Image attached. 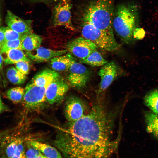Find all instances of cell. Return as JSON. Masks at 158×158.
<instances>
[{"label":"cell","instance_id":"16","mask_svg":"<svg viewBox=\"0 0 158 158\" xmlns=\"http://www.w3.org/2000/svg\"><path fill=\"white\" fill-rule=\"evenodd\" d=\"M75 61L72 55L68 52L53 58L51 60L50 64L52 68L55 71H66Z\"/></svg>","mask_w":158,"mask_h":158},{"label":"cell","instance_id":"26","mask_svg":"<svg viewBox=\"0 0 158 158\" xmlns=\"http://www.w3.org/2000/svg\"><path fill=\"white\" fill-rule=\"evenodd\" d=\"M4 32L6 42L22 38L23 34L19 33L8 27H2Z\"/></svg>","mask_w":158,"mask_h":158},{"label":"cell","instance_id":"29","mask_svg":"<svg viewBox=\"0 0 158 158\" xmlns=\"http://www.w3.org/2000/svg\"><path fill=\"white\" fill-rule=\"evenodd\" d=\"M145 34V32L143 29L136 28L134 31L133 37L134 38L136 39H141L144 37Z\"/></svg>","mask_w":158,"mask_h":158},{"label":"cell","instance_id":"23","mask_svg":"<svg viewBox=\"0 0 158 158\" xmlns=\"http://www.w3.org/2000/svg\"><path fill=\"white\" fill-rule=\"evenodd\" d=\"M144 99L146 105L152 112L158 114V89L154 90L146 94Z\"/></svg>","mask_w":158,"mask_h":158},{"label":"cell","instance_id":"5","mask_svg":"<svg viewBox=\"0 0 158 158\" xmlns=\"http://www.w3.org/2000/svg\"><path fill=\"white\" fill-rule=\"evenodd\" d=\"M23 137L9 133L0 141V158H26Z\"/></svg>","mask_w":158,"mask_h":158},{"label":"cell","instance_id":"19","mask_svg":"<svg viewBox=\"0 0 158 158\" xmlns=\"http://www.w3.org/2000/svg\"><path fill=\"white\" fill-rule=\"evenodd\" d=\"M5 53L6 55V58L4 59V62L5 64H15L22 61L29 62L31 61L22 50L18 49H11Z\"/></svg>","mask_w":158,"mask_h":158},{"label":"cell","instance_id":"2","mask_svg":"<svg viewBox=\"0 0 158 158\" xmlns=\"http://www.w3.org/2000/svg\"><path fill=\"white\" fill-rule=\"evenodd\" d=\"M114 13L111 0H94L86 7L82 19L83 22L89 23L114 36L112 27Z\"/></svg>","mask_w":158,"mask_h":158},{"label":"cell","instance_id":"35","mask_svg":"<svg viewBox=\"0 0 158 158\" xmlns=\"http://www.w3.org/2000/svg\"><path fill=\"white\" fill-rule=\"evenodd\" d=\"M1 2L0 1V25L1 23Z\"/></svg>","mask_w":158,"mask_h":158},{"label":"cell","instance_id":"25","mask_svg":"<svg viewBox=\"0 0 158 158\" xmlns=\"http://www.w3.org/2000/svg\"><path fill=\"white\" fill-rule=\"evenodd\" d=\"M12 49L22 50L21 39L6 42L1 49V52L2 54L5 53L8 50Z\"/></svg>","mask_w":158,"mask_h":158},{"label":"cell","instance_id":"18","mask_svg":"<svg viewBox=\"0 0 158 158\" xmlns=\"http://www.w3.org/2000/svg\"><path fill=\"white\" fill-rule=\"evenodd\" d=\"M28 142L47 158H63L59 151L49 145L35 141L29 140Z\"/></svg>","mask_w":158,"mask_h":158},{"label":"cell","instance_id":"14","mask_svg":"<svg viewBox=\"0 0 158 158\" xmlns=\"http://www.w3.org/2000/svg\"><path fill=\"white\" fill-rule=\"evenodd\" d=\"M67 51V49L54 50L40 47L32 51H26L25 54L31 60L36 63H42L64 54Z\"/></svg>","mask_w":158,"mask_h":158},{"label":"cell","instance_id":"37","mask_svg":"<svg viewBox=\"0 0 158 158\" xmlns=\"http://www.w3.org/2000/svg\"><path fill=\"white\" fill-rule=\"evenodd\" d=\"M1 75H0V82H1Z\"/></svg>","mask_w":158,"mask_h":158},{"label":"cell","instance_id":"11","mask_svg":"<svg viewBox=\"0 0 158 158\" xmlns=\"http://www.w3.org/2000/svg\"><path fill=\"white\" fill-rule=\"evenodd\" d=\"M68 89V85L59 77L52 81L46 88V101L50 104L59 102L63 99Z\"/></svg>","mask_w":158,"mask_h":158},{"label":"cell","instance_id":"7","mask_svg":"<svg viewBox=\"0 0 158 158\" xmlns=\"http://www.w3.org/2000/svg\"><path fill=\"white\" fill-rule=\"evenodd\" d=\"M90 110L85 102L77 97L70 96L66 100L64 114L69 122L78 120L87 114Z\"/></svg>","mask_w":158,"mask_h":158},{"label":"cell","instance_id":"36","mask_svg":"<svg viewBox=\"0 0 158 158\" xmlns=\"http://www.w3.org/2000/svg\"><path fill=\"white\" fill-rule=\"evenodd\" d=\"M1 135L0 134V141L1 139Z\"/></svg>","mask_w":158,"mask_h":158},{"label":"cell","instance_id":"15","mask_svg":"<svg viewBox=\"0 0 158 158\" xmlns=\"http://www.w3.org/2000/svg\"><path fill=\"white\" fill-rule=\"evenodd\" d=\"M59 77V73L55 71L45 69L37 74L30 82L36 86L46 88L52 81Z\"/></svg>","mask_w":158,"mask_h":158},{"label":"cell","instance_id":"20","mask_svg":"<svg viewBox=\"0 0 158 158\" xmlns=\"http://www.w3.org/2000/svg\"><path fill=\"white\" fill-rule=\"evenodd\" d=\"M146 131L152 134L158 140V114L146 111L145 114Z\"/></svg>","mask_w":158,"mask_h":158},{"label":"cell","instance_id":"34","mask_svg":"<svg viewBox=\"0 0 158 158\" xmlns=\"http://www.w3.org/2000/svg\"><path fill=\"white\" fill-rule=\"evenodd\" d=\"M35 158H47L42 153L36 157Z\"/></svg>","mask_w":158,"mask_h":158},{"label":"cell","instance_id":"28","mask_svg":"<svg viewBox=\"0 0 158 158\" xmlns=\"http://www.w3.org/2000/svg\"><path fill=\"white\" fill-rule=\"evenodd\" d=\"M27 146V150L25 152L26 158H35L42 154L39 150L32 146L28 142Z\"/></svg>","mask_w":158,"mask_h":158},{"label":"cell","instance_id":"13","mask_svg":"<svg viewBox=\"0 0 158 158\" xmlns=\"http://www.w3.org/2000/svg\"><path fill=\"white\" fill-rule=\"evenodd\" d=\"M5 22L8 27L22 34L33 32L32 21L23 19L8 10L5 18Z\"/></svg>","mask_w":158,"mask_h":158},{"label":"cell","instance_id":"22","mask_svg":"<svg viewBox=\"0 0 158 158\" xmlns=\"http://www.w3.org/2000/svg\"><path fill=\"white\" fill-rule=\"evenodd\" d=\"M6 75L9 81L14 84H20L26 80L27 76L13 66L7 69Z\"/></svg>","mask_w":158,"mask_h":158},{"label":"cell","instance_id":"12","mask_svg":"<svg viewBox=\"0 0 158 158\" xmlns=\"http://www.w3.org/2000/svg\"><path fill=\"white\" fill-rule=\"evenodd\" d=\"M119 69L114 61L108 62L102 66L98 73L100 78L98 94H99L107 89L119 75Z\"/></svg>","mask_w":158,"mask_h":158},{"label":"cell","instance_id":"9","mask_svg":"<svg viewBox=\"0 0 158 158\" xmlns=\"http://www.w3.org/2000/svg\"><path fill=\"white\" fill-rule=\"evenodd\" d=\"M66 47L68 51L79 59H85L98 47L92 41L83 37L71 40Z\"/></svg>","mask_w":158,"mask_h":158},{"label":"cell","instance_id":"32","mask_svg":"<svg viewBox=\"0 0 158 158\" xmlns=\"http://www.w3.org/2000/svg\"><path fill=\"white\" fill-rule=\"evenodd\" d=\"M32 2H56L60 0H28Z\"/></svg>","mask_w":158,"mask_h":158},{"label":"cell","instance_id":"6","mask_svg":"<svg viewBox=\"0 0 158 158\" xmlns=\"http://www.w3.org/2000/svg\"><path fill=\"white\" fill-rule=\"evenodd\" d=\"M71 0H60L54 7L53 24L55 26H63L73 31L75 30L71 22Z\"/></svg>","mask_w":158,"mask_h":158},{"label":"cell","instance_id":"10","mask_svg":"<svg viewBox=\"0 0 158 158\" xmlns=\"http://www.w3.org/2000/svg\"><path fill=\"white\" fill-rule=\"evenodd\" d=\"M68 70V79L72 87L80 89L85 86L90 77V73L86 67L75 61Z\"/></svg>","mask_w":158,"mask_h":158},{"label":"cell","instance_id":"4","mask_svg":"<svg viewBox=\"0 0 158 158\" xmlns=\"http://www.w3.org/2000/svg\"><path fill=\"white\" fill-rule=\"evenodd\" d=\"M81 30L83 37L91 41L97 47L105 51L114 52L118 50L120 46L114 36L98 29L92 25L83 22Z\"/></svg>","mask_w":158,"mask_h":158},{"label":"cell","instance_id":"3","mask_svg":"<svg viewBox=\"0 0 158 158\" xmlns=\"http://www.w3.org/2000/svg\"><path fill=\"white\" fill-rule=\"evenodd\" d=\"M139 21L137 6L132 3L119 5L114 11L113 27L122 40L127 44L133 41V33Z\"/></svg>","mask_w":158,"mask_h":158},{"label":"cell","instance_id":"27","mask_svg":"<svg viewBox=\"0 0 158 158\" xmlns=\"http://www.w3.org/2000/svg\"><path fill=\"white\" fill-rule=\"evenodd\" d=\"M29 62L22 61L15 64V68L23 74L27 75L29 73L30 69Z\"/></svg>","mask_w":158,"mask_h":158},{"label":"cell","instance_id":"30","mask_svg":"<svg viewBox=\"0 0 158 158\" xmlns=\"http://www.w3.org/2000/svg\"><path fill=\"white\" fill-rule=\"evenodd\" d=\"M6 42L4 31L2 27L0 28V51L2 46Z\"/></svg>","mask_w":158,"mask_h":158},{"label":"cell","instance_id":"31","mask_svg":"<svg viewBox=\"0 0 158 158\" xmlns=\"http://www.w3.org/2000/svg\"><path fill=\"white\" fill-rule=\"evenodd\" d=\"M8 110V108L3 102L0 95V114Z\"/></svg>","mask_w":158,"mask_h":158},{"label":"cell","instance_id":"8","mask_svg":"<svg viewBox=\"0 0 158 158\" xmlns=\"http://www.w3.org/2000/svg\"><path fill=\"white\" fill-rule=\"evenodd\" d=\"M46 88L34 85L30 82L26 85L22 102L27 109H36L42 105L46 101Z\"/></svg>","mask_w":158,"mask_h":158},{"label":"cell","instance_id":"17","mask_svg":"<svg viewBox=\"0 0 158 158\" xmlns=\"http://www.w3.org/2000/svg\"><path fill=\"white\" fill-rule=\"evenodd\" d=\"M22 50L27 51H32L40 47L42 38L33 32L24 34L21 38Z\"/></svg>","mask_w":158,"mask_h":158},{"label":"cell","instance_id":"1","mask_svg":"<svg viewBox=\"0 0 158 158\" xmlns=\"http://www.w3.org/2000/svg\"><path fill=\"white\" fill-rule=\"evenodd\" d=\"M114 115L97 102L85 115L59 128L55 146L63 158H108L119 141L112 138Z\"/></svg>","mask_w":158,"mask_h":158},{"label":"cell","instance_id":"24","mask_svg":"<svg viewBox=\"0 0 158 158\" xmlns=\"http://www.w3.org/2000/svg\"><path fill=\"white\" fill-rule=\"evenodd\" d=\"M25 92V89L21 87H13L6 92L7 97L14 103H18L22 101Z\"/></svg>","mask_w":158,"mask_h":158},{"label":"cell","instance_id":"33","mask_svg":"<svg viewBox=\"0 0 158 158\" xmlns=\"http://www.w3.org/2000/svg\"><path fill=\"white\" fill-rule=\"evenodd\" d=\"M2 54L0 51V70H1L3 68V62L4 61V59L3 57Z\"/></svg>","mask_w":158,"mask_h":158},{"label":"cell","instance_id":"21","mask_svg":"<svg viewBox=\"0 0 158 158\" xmlns=\"http://www.w3.org/2000/svg\"><path fill=\"white\" fill-rule=\"evenodd\" d=\"M79 61L80 63L92 67L102 66L108 62L97 50L92 52L85 59H79Z\"/></svg>","mask_w":158,"mask_h":158}]
</instances>
